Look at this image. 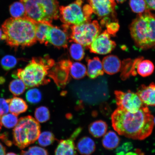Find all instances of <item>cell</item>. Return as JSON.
<instances>
[{"instance_id":"cell-1","label":"cell","mask_w":155,"mask_h":155,"mask_svg":"<svg viewBox=\"0 0 155 155\" xmlns=\"http://www.w3.org/2000/svg\"><path fill=\"white\" fill-rule=\"evenodd\" d=\"M111 118L112 127L118 134L134 140H144L153 129V116L145 105L135 112L117 107Z\"/></svg>"},{"instance_id":"cell-2","label":"cell","mask_w":155,"mask_h":155,"mask_svg":"<svg viewBox=\"0 0 155 155\" xmlns=\"http://www.w3.org/2000/svg\"><path fill=\"white\" fill-rule=\"evenodd\" d=\"M36 22L28 17L6 20L2 26L7 44L17 49L31 46L37 41Z\"/></svg>"},{"instance_id":"cell-3","label":"cell","mask_w":155,"mask_h":155,"mask_svg":"<svg viewBox=\"0 0 155 155\" xmlns=\"http://www.w3.org/2000/svg\"><path fill=\"white\" fill-rule=\"evenodd\" d=\"M130 30L137 47L143 50L155 48V15L149 10L137 15Z\"/></svg>"},{"instance_id":"cell-4","label":"cell","mask_w":155,"mask_h":155,"mask_svg":"<svg viewBox=\"0 0 155 155\" xmlns=\"http://www.w3.org/2000/svg\"><path fill=\"white\" fill-rule=\"evenodd\" d=\"M55 64V61L48 55L33 58L24 68L17 70L16 77L28 88L47 84L50 81L48 78V73Z\"/></svg>"},{"instance_id":"cell-5","label":"cell","mask_w":155,"mask_h":155,"mask_svg":"<svg viewBox=\"0 0 155 155\" xmlns=\"http://www.w3.org/2000/svg\"><path fill=\"white\" fill-rule=\"evenodd\" d=\"M24 5L27 17L36 22L51 24L59 17L58 0H20Z\"/></svg>"},{"instance_id":"cell-6","label":"cell","mask_w":155,"mask_h":155,"mask_svg":"<svg viewBox=\"0 0 155 155\" xmlns=\"http://www.w3.org/2000/svg\"><path fill=\"white\" fill-rule=\"evenodd\" d=\"M41 127L31 116L21 117L13 130V143L21 149H24L38 140Z\"/></svg>"},{"instance_id":"cell-7","label":"cell","mask_w":155,"mask_h":155,"mask_svg":"<svg viewBox=\"0 0 155 155\" xmlns=\"http://www.w3.org/2000/svg\"><path fill=\"white\" fill-rule=\"evenodd\" d=\"M82 0H76L66 6L59 8V17L68 26L79 25L91 21L93 11L90 5H83Z\"/></svg>"},{"instance_id":"cell-8","label":"cell","mask_w":155,"mask_h":155,"mask_svg":"<svg viewBox=\"0 0 155 155\" xmlns=\"http://www.w3.org/2000/svg\"><path fill=\"white\" fill-rule=\"evenodd\" d=\"M71 41L89 48L95 39L101 32L102 29L97 21L94 20L70 27Z\"/></svg>"},{"instance_id":"cell-9","label":"cell","mask_w":155,"mask_h":155,"mask_svg":"<svg viewBox=\"0 0 155 155\" xmlns=\"http://www.w3.org/2000/svg\"><path fill=\"white\" fill-rule=\"evenodd\" d=\"M93 12L101 19V24L104 26L108 23L118 21L115 11L116 5L110 0H88Z\"/></svg>"},{"instance_id":"cell-10","label":"cell","mask_w":155,"mask_h":155,"mask_svg":"<svg viewBox=\"0 0 155 155\" xmlns=\"http://www.w3.org/2000/svg\"><path fill=\"white\" fill-rule=\"evenodd\" d=\"M115 94L118 107L127 111L136 112L144 105L137 93L130 91H128L125 92L116 91Z\"/></svg>"},{"instance_id":"cell-11","label":"cell","mask_w":155,"mask_h":155,"mask_svg":"<svg viewBox=\"0 0 155 155\" xmlns=\"http://www.w3.org/2000/svg\"><path fill=\"white\" fill-rule=\"evenodd\" d=\"M72 62L69 60H63L55 64L50 70L48 77L53 79L58 87H63L69 80L70 69Z\"/></svg>"},{"instance_id":"cell-12","label":"cell","mask_w":155,"mask_h":155,"mask_svg":"<svg viewBox=\"0 0 155 155\" xmlns=\"http://www.w3.org/2000/svg\"><path fill=\"white\" fill-rule=\"evenodd\" d=\"M116 44L112 41L107 30L99 35L89 47L92 53L100 55L109 54L115 48Z\"/></svg>"},{"instance_id":"cell-13","label":"cell","mask_w":155,"mask_h":155,"mask_svg":"<svg viewBox=\"0 0 155 155\" xmlns=\"http://www.w3.org/2000/svg\"><path fill=\"white\" fill-rule=\"evenodd\" d=\"M68 29L64 26L62 29L52 25L46 34L45 44L49 43L59 48H67L69 39L67 34Z\"/></svg>"},{"instance_id":"cell-14","label":"cell","mask_w":155,"mask_h":155,"mask_svg":"<svg viewBox=\"0 0 155 155\" xmlns=\"http://www.w3.org/2000/svg\"><path fill=\"white\" fill-rule=\"evenodd\" d=\"M82 129L78 128L69 138L60 140L55 150V155H78L74 141L80 134Z\"/></svg>"},{"instance_id":"cell-15","label":"cell","mask_w":155,"mask_h":155,"mask_svg":"<svg viewBox=\"0 0 155 155\" xmlns=\"http://www.w3.org/2000/svg\"><path fill=\"white\" fill-rule=\"evenodd\" d=\"M136 93L145 105L155 106V83H151L148 86L141 85Z\"/></svg>"},{"instance_id":"cell-16","label":"cell","mask_w":155,"mask_h":155,"mask_svg":"<svg viewBox=\"0 0 155 155\" xmlns=\"http://www.w3.org/2000/svg\"><path fill=\"white\" fill-rule=\"evenodd\" d=\"M102 62L104 72L108 74H115L121 69V61L116 56H107L103 59Z\"/></svg>"},{"instance_id":"cell-17","label":"cell","mask_w":155,"mask_h":155,"mask_svg":"<svg viewBox=\"0 0 155 155\" xmlns=\"http://www.w3.org/2000/svg\"><path fill=\"white\" fill-rule=\"evenodd\" d=\"M87 61V71L88 76L91 79L96 78L104 74L102 62L97 57H94L92 59H88Z\"/></svg>"},{"instance_id":"cell-18","label":"cell","mask_w":155,"mask_h":155,"mask_svg":"<svg viewBox=\"0 0 155 155\" xmlns=\"http://www.w3.org/2000/svg\"><path fill=\"white\" fill-rule=\"evenodd\" d=\"M77 150L82 155H91L96 150L95 143L88 137H82L78 140L77 144Z\"/></svg>"},{"instance_id":"cell-19","label":"cell","mask_w":155,"mask_h":155,"mask_svg":"<svg viewBox=\"0 0 155 155\" xmlns=\"http://www.w3.org/2000/svg\"><path fill=\"white\" fill-rule=\"evenodd\" d=\"M7 101L9 104V111L15 115L18 116L24 113L28 109V104L22 98L14 97Z\"/></svg>"},{"instance_id":"cell-20","label":"cell","mask_w":155,"mask_h":155,"mask_svg":"<svg viewBox=\"0 0 155 155\" xmlns=\"http://www.w3.org/2000/svg\"><path fill=\"white\" fill-rule=\"evenodd\" d=\"M107 124L101 120L93 122L89 126V132L93 137L100 138L106 134L107 131Z\"/></svg>"},{"instance_id":"cell-21","label":"cell","mask_w":155,"mask_h":155,"mask_svg":"<svg viewBox=\"0 0 155 155\" xmlns=\"http://www.w3.org/2000/svg\"><path fill=\"white\" fill-rule=\"evenodd\" d=\"M104 136L102 140V144L107 150H112L119 146L120 140L119 136L114 132L108 131Z\"/></svg>"},{"instance_id":"cell-22","label":"cell","mask_w":155,"mask_h":155,"mask_svg":"<svg viewBox=\"0 0 155 155\" xmlns=\"http://www.w3.org/2000/svg\"><path fill=\"white\" fill-rule=\"evenodd\" d=\"M154 66L152 61L145 60L141 61L137 66V72L143 77H147L154 72Z\"/></svg>"},{"instance_id":"cell-23","label":"cell","mask_w":155,"mask_h":155,"mask_svg":"<svg viewBox=\"0 0 155 155\" xmlns=\"http://www.w3.org/2000/svg\"><path fill=\"white\" fill-rule=\"evenodd\" d=\"M36 35L37 40L41 44H45V39L48 31L52 26L46 22H36Z\"/></svg>"},{"instance_id":"cell-24","label":"cell","mask_w":155,"mask_h":155,"mask_svg":"<svg viewBox=\"0 0 155 155\" xmlns=\"http://www.w3.org/2000/svg\"><path fill=\"white\" fill-rule=\"evenodd\" d=\"M9 11L13 18H21L27 17L24 5L21 2H15L10 5Z\"/></svg>"},{"instance_id":"cell-25","label":"cell","mask_w":155,"mask_h":155,"mask_svg":"<svg viewBox=\"0 0 155 155\" xmlns=\"http://www.w3.org/2000/svg\"><path fill=\"white\" fill-rule=\"evenodd\" d=\"M71 76L75 79H80L83 78L87 73L86 66L83 64L79 63H71L70 69Z\"/></svg>"},{"instance_id":"cell-26","label":"cell","mask_w":155,"mask_h":155,"mask_svg":"<svg viewBox=\"0 0 155 155\" xmlns=\"http://www.w3.org/2000/svg\"><path fill=\"white\" fill-rule=\"evenodd\" d=\"M26 85L21 79L18 78L11 81L9 85V90L15 96H19L25 92Z\"/></svg>"},{"instance_id":"cell-27","label":"cell","mask_w":155,"mask_h":155,"mask_svg":"<svg viewBox=\"0 0 155 155\" xmlns=\"http://www.w3.org/2000/svg\"><path fill=\"white\" fill-rule=\"evenodd\" d=\"M38 139L39 144L42 147L49 146L56 140L55 135L49 131H44L40 133Z\"/></svg>"},{"instance_id":"cell-28","label":"cell","mask_w":155,"mask_h":155,"mask_svg":"<svg viewBox=\"0 0 155 155\" xmlns=\"http://www.w3.org/2000/svg\"><path fill=\"white\" fill-rule=\"evenodd\" d=\"M50 116L49 110L46 107L40 106L35 111V117L38 123H45L50 119Z\"/></svg>"},{"instance_id":"cell-29","label":"cell","mask_w":155,"mask_h":155,"mask_svg":"<svg viewBox=\"0 0 155 155\" xmlns=\"http://www.w3.org/2000/svg\"><path fill=\"white\" fill-rule=\"evenodd\" d=\"M71 57L76 61H81L84 56V49L81 45L74 43L71 45L69 49Z\"/></svg>"},{"instance_id":"cell-30","label":"cell","mask_w":155,"mask_h":155,"mask_svg":"<svg viewBox=\"0 0 155 155\" xmlns=\"http://www.w3.org/2000/svg\"><path fill=\"white\" fill-rule=\"evenodd\" d=\"M18 121L17 116L12 113L5 114L1 117L2 124L7 128H12L15 127Z\"/></svg>"},{"instance_id":"cell-31","label":"cell","mask_w":155,"mask_h":155,"mask_svg":"<svg viewBox=\"0 0 155 155\" xmlns=\"http://www.w3.org/2000/svg\"><path fill=\"white\" fill-rule=\"evenodd\" d=\"M26 98L28 102L31 104H36L40 102L42 99L41 92L38 89H30L27 92Z\"/></svg>"},{"instance_id":"cell-32","label":"cell","mask_w":155,"mask_h":155,"mask_svg":"<svg viewBox=\"0 0 155 155\" xmlns=\"http://www.w3.org/2000/svg\"><path fill=\"white\" fill-rule=\"evenodd\" d=\"M129 4L132 10L139 14L148 10L144 0H130Z\"/></svg>"},{"instance_id":"cell-33","label":"cell","mask_w":155,"mask_h":155,"mask_svg":"<svg viewBox=\"0 0 155 155\" xmlns=\"http://www.w3.org/2000/svg\"><path fill=\"white\" fill-rule=\"evenodd\" d=\"M17 59L13 56L7 55L3 57L1 61V65L5 71H9L13 68L16 65Z\"/></svg>"},{"instance_id":"cell-34","label":"cell","mask_w":155,"mask_h":155,"mask_svg":"<svg viewBox=\"0 0 155 155\" xmlns=\"http://www.w3.org/2000/svg\"><path fill=\"white\" fill-rule=\"evenodd\" d=\"M20 155H49L48 151L42 147H30L27 150H22Z\"/></svg>"},{"instance_id":"cell-35","label":"cell","mask_w":155,"mask_h":155,"mask_svg":"<svg viewBox=\"0 0 155 155\" xmlns=\"http://www.w3.org/2000/svg\"><path fill=\"white\" fill-rule=\"evenodd\" d=\"M133 148V145L131 143H124L120 146L117 147L116 150V155H125Z\"/></svg>"},{"instance_id":"cell-36","label":"cell","mask_w":155,"mask_h":155,"mask_svg":"<svg viewBox=\"0 0 155 155\" xmlns=\"http://www.w3.org/2000/svg\"><path fill=\"white\" fill-rule=\"evenodd\" d=\"M107 31L110 35L115 36L116 33L119 31L120 26L118 21H113L108 23L106 26Z\"/></svg>"},{"instance_id":"cell-37","label":"cell","mask_w":155,"mask_h":155,"mask_svg":"<svg viewBox=\"0 0 155 155\" xmlns=\"http://www.w3.org/2000/svg\"><path fill=\"white\" fill-rule=\"evenodd\" d=\"M9 111L8 103L3 98H0V116L5 115Z\"/></svg>"},{"instance_id":"cell-38","label":"cell","mask_w":155,"mask_h":155,"mask_svg":"<svg viewBox=\"0 0 155 155\" xmlns=\"http://www.w3.org/2000/svg\"><path fill=\"white\" fill-rule=\"evenodd\" d=\"M147 8L155 10V0H144Z\"/></svg>"},{"instance_id":"cell-39","label":"cell","mask_w":155,"mask_h":155,"mask_svg":"<svg viewBox=\"0 0 155 155\" xmlns=\"http://www.w3.org/2000/svg\"><path fill=\"white\" fill-rule=\"evenodd\" d=\"M0 139H2L5 143L6 144L9 146H10L11 145V142L7 140V137H6L5 135L3 134H0Z\"/></svg>"},{"instance_id":"cell-40","label":"cell","mask_w":155,"mask_h":155,"mask_svg":"<svg viewBox=\"0 0 155 155\" xmlns=\"http://www.w3.org/2000/svg\"><path fill=\"white\" fill-rule=\"evenodd\" d=\"M0 155H5V149L0 143Z\"/></svg>"},{"instance_id":"cell-41","label":"cell","mask_w":155,"mask_h":155,"mask_svg":"<svg viewBox=\"0 0 155 155\" xmlns=\"http://www.w3.org/2000/svg\"><path fill=\"white\" fill-rule=\"evenodd\" d=\"M110 1L114 5L116 6V5L115 1L117 2L118 3H123L126 0H110Z\"/></svg>"},{"instance_id":"cell-42","label":"cell","mask_w":155,"mask_h":155,"mask_svg":"<svg viewBox=\"0 0 155 155\" xmlns=\"http://www.w3.org/2000/svg\"><path fill=\"white\" fill-rule=\"evenodd\" d=\"M3 40V33L2 29L0 28V41Z\"/></svg>"},{"instance_id":"cell-43","label":"cell","mask_w":155,"mask_h":155,"mask_svg":"<svg viewBox=\"0 0 155 155\" xmlns=\"http://www.w3.org/2000/svg\"><path fill=\"white\" fill-rule=\"evenodd\" d=\"M125 155H138L136 153L133 152H127Z\"/></svg>"},{"instance_id":"cell-44","label":"cell","mask_w":155,"mask_h":155,"mask_svg":"<svg viewBox=\"0 0 155 155\" xmlns=\"http://www.w3.org/2000/svg\"><path fill=\"white\" fill-rule=\"evenodd\" d=\"M6 155H18L16 154L15 153H8Z\"/></svg>"},{"instance_id":"cell-45","label":"cell","mask_w":155,"mask_h":155,"mask_svg":"<svg viewBox=\"0 0 155 155\" xmlns=\"http://www.w3.org/2000/svg\"><path fill=\"white\" fill-rule=\"evenodd\" d=\"M1 116H0V131H1L2 127V124L1 122Z\"/></svg>"},{"instance_id":"cell-46","label":"cell","mask_w":155,"mask_h":155,"mask_svg":"<svg viewBox=\"0 0 155 155\" xmlns=\"http://www.w3.org/2000/svg\"><path fill=\"white\" fill-rule=\"evenodd\" d=\"M153 121H154V124L155 125V117L154 118Z\"/></svg>"}]
</instances>
